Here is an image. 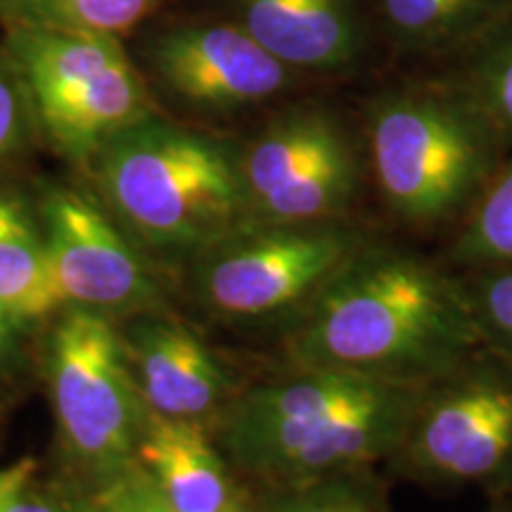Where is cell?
<instances>
[{"label":"cell","instance_id":"13","mask_svg":"<svg viewBox=\"0 0 512 512\" xmlns=\"http://www.w3.org/2000/svg\"><path fill=\"white\" fill-rule=\"evenodd\" d=\"M245 29L283 64L342 67L356 53L347 0H240Z\"/></svg>","mask_w":512,"mask_h":512},{"label":"cell","instance_id":"19","mask_svg":"<svg viewBox=\"0 0 512 512\" xmlns=\"http://www.w3.org/2000/svg\"><path fill=\"white\" fill-rule=\"evenodd\" d=\"M482 347L512 366V264L460 271Z\"/></svg>","mask_w":512,"mask_h":512},{"label":"cell","instance_id":"2","mask_svg":"<svg viewBox=\"0 0 512 512\" xmlns=\"http://www.w3.org/2000/svg\"><path fill=\"white\" fill-rule=\"evenodd\" d=\"M420 387L294 366L235 394L214 439L230 465L273 489L366 472L394 453Z\"/></svg>","mask_w":512,"mask_h":512},{"label":"cell","instance_id":"18","mask_svg":"<svg viewBox=\"0 0 512 512\" xmlns=\"http://www.w3.org/2000/svg\"><path fill=\"white\" fill-rule=\"evenodd\" d=\"M36 27L117 36L136 27L157 0H15Z\"/></svg>","mask_w":512,"mask_h":512},{"label":"cell","instance_id":"11","mask_svg":"<svg viewBox=\"0 0 512 512\" xmlns=\"http://www.w3.org/2000/svg\"><path fill=\"white\" fill-rule=\"evenodd\" d=\"M157 67L181 98L214 110L261 102L287 81L285 64L238 27L183 29L166 36Z\"/></svg>","mask_w":512,"mask_h":512},{"label":"cell","instance_id":"5","mask_svg":"<svg viewBox=\"0 0 512 512\" xmlns=\"http://www.w3.org/2000/svg\"><path fill=\"white\" fill-rule=\"evenodd\" d=\"M387 465L434 489L512 491V366L477 349L422 384Z\"/></svg>","mask_w":512,"mask_h":512},{"label":"cell","instance_id":"24","mask_svg":"<svg viewBox=\"0 0 512 512\" xmlns=\"http://www.w3.org/2000/svg\"><path fill=\"white\" fill-rule=\"evenodd\" d=\"M36 475V463L31 458L19 460L15 465L0 467V510L10 501L12 496H17L19 491H24L31 482V477Z\"/></svg>","mask_w":512,"mask_h":512},{"label":"cell","instance_id":"17","mask_svg":"<svg viewBox=\"0 0 512 512\" xmlns=\"http://www.w3.org/2000/svg\"><path fill=\"white\" fill-rule=\"evenodd\" d=\"M446 259L460 271L512 264V162L463 216Z\"/></svg>","mask_w":512,"mask_h":512},{"label":"cell","instance_id":"8","mask_svg":"<svg viewBox=\"0 0 512 512\" xmlns=\"http://www.w3.org/2000/svg\"><path fill=\"white\" fill-rule=\"evenodd\" d=\"M252 223L342 221L358 192L347 136L325 114H297L266 131L242 169Z\"/></svg>","mask_w":512,"mask_h":512},{"label":"cell","instance_id":"6","mask_svg":"<svg viewBox=\"0 0 512 512\" xmlns=\"http://www.w3.org/2000/svg\"><path fill=\"white\" fill-rule=\"evenodd\" d=\"M373 235L347 221L249 223L202 252L197 290L219 316L294 318Z\"/></svg>","mask_w":512,"mask_h":512},{"label":"cell","instance_id":"15","mask_svg":"<svg viewBox=\"0 0 512 512\" xmlns=\"http://www.w3.org/2000/svg\"><path fill=\"white\" fill-rule=\"evenodd\" d=\"M62 306L43 238L24 209L0 192V309L19 323L46 318Z\"/></svg>","mask_w":512,"mask_h":512},{"label":"cell","instance_id":"7","mask_svg":"<svg viewBox=\"0 0 512 512\" xmlns=\"http://www.w3.org/2000/svg\"><path fill=\"white\" fill-rule=\"evenodd\" d=\"M48 373L57 425L74 456L98 470H124L147 408L117 330L98 311H69L50 339Z\"/></svg>","mask_w":512,"mask_h":512},{"label":"cell","instance_id":"14","mask_svg":"<svg viewBox=\"0 0 512 512\" xmlns=\"http://www.w3.org/2000/svg\"><path fill=\"white\" fill-rule=\"evenodd\" d=\"M36 102L57 143L72 152H88L131 126L145 98L136 72L124 60Z\"/></svg>","mask_w":512,"mask_h":512},{"label":"cell","instance_id":"28","mask_svg":"<svg viewBox=\"0 0 512 512\" xmlns=\"http://www.w3.org/2000/svg\"><path fill=\"white\" fill-rule=\"evenodd\" d=\"M223 512H266V510H256V508H252V505H247L245 501H240V498H235V503L228 505Z\"/></svg>","mask_w":512,"mask_h":512},{"label":"cell","instance_id":"22","mask_svg":"<svg viewBox=\"0 0 512 512\" xmlns=\"http://www.w3.org/2000/svg\"><path fill=\"white\" fill-rule=\"evenodd\" d=\"M95 512H176L159 494L150 475L140 467H124L117 472L110 489L100 496Z\"/></svg>","mask_w":512,"mask_h":512},{"label":"cell","instance_id":"26","mask_svg":"<svg viewBox=\"0 0 512 512\" xmlns=\"http://www.w3.org/2000/svg\"><path fill=\"white\" fill-rule=\"evenodd\" d=\"M27 489L19 491L17 496H12L0 512H72L69 508H64V505L50 501V498L29 496Z\"/></svg>","mask_w":512,"mask_h":512},{"label":"cell","instance_id":"20","mask_svg":"<svg viewBox=\"0 0 512 512\" xmlns=\"http://www.w3.org/2000/svg\"><path fill=\"white\" fill-rule=\"evenodd\" d=\"M266 512H387L373 470L278 486Z\"/></svg>","mask_w":512,"mask_h":512},{"label":"cell","instance_id":"27","mask_svg":"<svg viewBox=\"0 0 512 512\" xmlns=\"http://www.w3.org/2000/svg\"><path fill=\"white\" fill-rule=\"evenodd\" d=\"M17 325V320L10 316L8 311L0 309V361H3L8 349L12 347V328Z\"/></svg>","mask_w":512,"mask_h":512},{"label":"cell","instance_id":"12","mask_svg":"<svg viewBox=\"0 0 512 512\" xmlns=\"http://www.w3.org/2000/svg\"><path fill=\"white\" fill-rule=\"evenodd\" d=\"M136 451L176 512H223L238 498L228 460L207 422L147 411Z\"/></svg>","mask_w":512,"mask_h":512},{"label":"cell","instance_id":"23","mask_svg":"<svg viewBox=\"0 0 512 512\" xmlns=\"http://www.w3.org/2000/svg\"><path fill=\"white\" fill-rule=\"evenodd\" d=\"M479 107L489 114V119L512 128V48L496 57L494 64L486 69Z\"/></svg>","mask_w":512,"mask_h":512},{"label":"cell","instance_id":"21","mask_svg":"<svg viewBox=\"0 0 512 512\" xmlns=\"http://www.w3.org/2000/svg\"><path fill=\"white\" fill-rule=\"evenodd\" d=\"M486 0H384L389 22L401 34L434 38L482 10Z\"/></svg>","mask_w":512,"mask_h":512},{"label":"cell","instance_id":"1","mask_svg":"<svg viewBox=\"0 0 512 512\" xmlns=\"http://www.w3.org/2000/svg\"><path fill=\"white\" fill-rule=\"evenodd\" d=\"M482 349L460 275L370 240L294 318L292 366L427 384Z\"/></svg>","mask_w":512,"mask_h":512},{"label":"cell","instance_id":"9","mask_svg":"<svg viewBox=\"0 0 512 512\" xmlns=\"http://www.w3.org/2000/svg\"><path fill=\"white\" fill-rule=\"evenodd\" d=\"M50 273L62 304L79 309H126L152 294L143 266L112 223L72 190L46 200Z\"/></svg>","mask_w":512,"mask_h":512},{"label":"cell","instance_id":"4","mask_svg":"<svg viewBox=\"0 0 512 512\" xmlns=\"http://www.w3.org/2000/svg\"><path fill=\"white\" fill-rule=\"evenodd\" d=\"M489 114L434 95L382 100L370 112L375 181L389 211L413 228L444 226L470 211L494 169Z\"/></svg>","mask_w":512,"mask_h":512},{"label":"cell","instance_id":"3","mask_svg":"<svg viewBox=\"0 0 512 512\" xmlns=\"http://www.w3.org/2000/svg\"><path fill=\"white\" fill-rule=\"evenodd\" d=\"M100 178L121 216L155 245L204 252L252 223L242 171L226 147L183 128L114 133Z\"/></svg>","mask_w":512,"mask_h":512},{"label":"cell","instance_id":"16","mask_svg":"<svg viewBox=\"0 0 512 512\" xmlns=\"http://www.w3.org/2000/svg\"><path fill=\"white\" fill-rule=\"evenodd\" d=\"M15 46L36 100L126 60L114 36L88 31L34 27L17 34Z\"/></svg>","mask_w":512,"mask_h":512},{"label":"cell","instance_id":"25","mask_svg":"<svg viewBox=\"0 0 512 512\" xmlns=\"http://www.w3.org/2000/svg\"><path fill=\"white\" fill-rule=\"evenodd\" d=\"M17 128L19 110L15 91H12L10 83L0 76V152H5L12 143H15Z\"/></svg>","mask_w":512,"mask_h":512},{"label":"cell","instance_id":"10","mask_svg":"<svg viewBox=\"0 0 512 512\" xmlns=\"http://www.w3.org/2000/svg\"><path fill=\"white\" fill-rule=\"evenodd\" d=\"M128 368L147 411L209 422L233 401V380L207 344L171 318L140 320L121 337Z\"/></svg>","mask_w":512,"mask_h":512}]
</instances>
